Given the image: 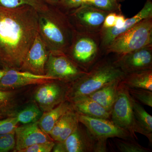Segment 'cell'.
Wrapping results in <instances>:
<instances>
[{
  "instance_id": "cell-1",
  "label": "cell",
  "mask_w": 152,
  "mask_h": 152,
  "mask_svg": "<svg viewBox=\"0 0 152 152\" xmlns=\"http://www.w3.org/2000/svg\"><path fill=\"white\" fill-rule=\"evenodd\" d=\"M39 13L28 5L8 8L0 4V64L20 70L39 32Z\"/></svg>"
},
{
  "instance_id": "cell-2",
  "label": "cell",
  "mask_w": 152,
  "mask_h": 152,
  "mask_svg": "<svg viewBox=\"0 0 152 152\" xmlns=\"http://www.w3.org/2000/svg\"><path fill=\"white\" fill-rule=\"evenodd\" d=\"M114 60L100 59L86 74L69 83L66 100L88 96L111 82L122 80L126 74L115 64Z\"/></svg>"
},
{
  "instance_id": "cell-3",
  "label": "cell",
  "mask_w": 152,
  "mask_h": 152,
  "mask_svg": "<svg viewBox=\"0 0 152 152\" xmlns=\"http://www.w3.org/2000/svg\"><path fill=\"white\" fill-rule=\"evenodd\" d=\"M39 33L50 51L66 53L70 47L74 29L61 11L50 8L39 13Z\"/></svg>"
},
{
  "instance_id": "cell-4",
  "label": "cell",
  "mask_w": 152,
  "mask_h": 152,
  "mask_svg": "<svg viewBox=\"0 0 152 152\" xmlns=\"http://www.w3.org/2000/svg\"><path fill=\"white\" fill-rule=\"evenodd\" d=\"M152 45V17L144 19L117 37L106 48V55L120 56Z\"/></svg>"
},
{
  "instance_id": "cell-5",
  "label": "cell",
  "mask_w": 152,
  "mask_h": 152,
  "mask_svg": "<svg viewBox=\"0 0 152 152\" xmlns=\"http://www.w3.org/2000/svg\"><path fill=\"white\" fill-rule=\"evenodd\" d=\"M99 33L78 31L74 29L73 37L67 52L69 57L80 68L88 72L101 56Z\"/></svg>"
},
{
  "instance_id": "cell-6",
  "label": "cell",
  "mask_w": 152,
  "mask_h": 152,
  "mask_svg": "<svg viewBox=\"0 0 152 152\" xmlns=\"http://www.w3.org/2000/svg\"><path fill=\"white\" fill-rule=\"evenodd\" d=\"M86 72L65 53L50 51L45 75L54 78L56 80L70 83Z\"/></svg>"
},
{
  "instance_id": "cell-7",
  "label": "cell",
  "mask_w": 152,
  "mask_h": 152,
  "mask_svg": "<svg viewBox=\"0 0 152 152\" xmlns=\"http://www.w3.org/2000/svg\"><path fill=\"white\" fill-rule=\"evenodd\" d=\"M77 116L79 122L85 126L98 142L106 148L107 140L110 138L135 139L127 131L118 126L110 120L91 118L78 114Z\"/></svg>"
},
{
  "instance_id": "cell-8",
  "label": "cell",
  "mask_w": 152,
  "mask_h": 152,
  "mask_svg": "<svg viewBox=\"0 0 152 152\" xmlns=\"http://www.w3.org/2000/svg\"><path fill=\"white\" fill-rule=\"evenodd\" d=\"M133 99L124 85L120 82L116 99L112 107L110 120L120 128L127 131L135 139L134 131Z\"/></svg>"
},
{
  "instance_id": "cell-9",
  "label": "cell",
  "mask_w": 152,
  "mask_h": 152,
  "mask_svg": "<svg viewBox=\"0 0 152 152\" xmlns=\"http://www.w3.org/2000/svg\"><path fill=\"white\" fill-rule=\"evenodd\" d=\"M110 12L92 6L83 4L74 10L70 15L77 27L76 31L90 33H99L106 16Z\"/></svg>"
},
{
  "instance_id": "cell-10",
  "label": "cell",
  "mask_w": 152,
  "mask_h": 152,
  "mask_svg": "<svg viewBox=\"0 0 152 152\" xmlns=\"http://www.w3.org/2000/svg\"><path fill=\"white\" fill-rule=\"evenodd\" d=\"M61 82L54 80L41 85L36 90L35 99L42 112L49 111L66 100L69 83Z\"/></svg>"
},
{
  "instance_id": "cell-11",
  "label": "cell",
  "mask_w": 152,
  "mask_h": 152,
  "mask_svg": "<svg viewBox=\"0 0 152 152\" xmlns=\"http://www.w3.org/2000/svg\"><path fill=\"white\" fill-rule=\"evenodd\" d=\"M80 124L62 145L63 152H105L107 148L98 142L85 126Z\"/></svg>"
},
{
  "instance_id": "cell-12",
  "label": "cell",
  "mask_w": 152,
  "mask_h": 152,
  "mask_svg": "<svg viewBox=\"0 0 152 152\" xmlns=\"http://www.w3.org/2000/svg\"><path fill=\"white\" fill-rule=\"evenodd\" d=\"M117 56L114 63L125 74L152 69V45Z\"/></svg>"
},
{
  "instance_id": "cell-13",
  "label": "cell",
  "mask_w": 152,
  "mask_h": 152,
  "mask_svg": "<svg viewBox=\"0 0 152 152\" xmlns=\"http://www.w3.org/2000/svg\"><path fill=\"white\" fill-rule=\"evenodd\" d=\"M56 80L48 75H38L26 71L9 69L0 80V90L11 91L30 85H42Z\"/></svg>"
},
{
  "instance_id": "cell-14",
  "label": "cell",
  "mask_w": 152,
  "mask_h": 152,
  "mask_svg": "<svg viewBox=\"0 0 152 152\" xmlns=\"http://www.w3.org/2000/svg\"><path fill=\"white\" fill-rule=\"evenodd\" d=\"M48 49L39 32L20 71H26L36 75H45L46 66L49 55Z\"/></svg>"
},
{
  "instance_id": "cell-15",
  "label": "cell",
  "mask_w": 152,
  "mask_h": 152,
  "mask_svg": "<svg viewBox=\"0 0 152 152\" xmlns=\"http://www.w3.org/2000/svg\"><path fill=\"white\" fill-rule=\"evenodd\" d=\"M38 121L16 128L15 151L20 152L34 144L54 141L39 126Z\"/></svg>"
},
{
  "instance_id": "cell-16",
  "label": "cell",
  "mask_w": 152,
  "mask_h": 152,
  "mask_svg": "<svg viewBox=\"0 0 152 152\" xmlns=\"http://www.w3.org/2000/svg\"><path fill=\"white\" fill-rule=\"evenodd\" d=\"M150 17H152V0H147L143 7L137 14L130 18L126 19L122 28L102 29L99 32L101 48L105 50L117 37L126 31L142 20Z\"/></svg>"
},
{
  "instance_id": "cell-17",
  "label": "cell",
  "mask_w": 152,
  "mask_h": 152,
  "mask_svg": "<svg viewBox=\"0 0 152 152\" xmlns=\"http://www.w3.org/2000/svg\"><path fill=\"white\" fill-rule=\"evenodd\" d=\"M72 109L76 113L86 116L110 120L111 112L91 99L88 96H82L69 101Z\"/></svg>"
},
{
  "instance_id": "cell-18",
  "label": "cell",
  "mask_w": 152,
  "mask_h": 152,
  "mask_svg": "<svg viewBox=\"0 0 152 152\" xmlns=\"http://www.w3.org/2000/svg\"><path fill=\"white\" fill-rule=\"evenodd\" d=\"M132 107L134 132L145 136L152 144V116L147 113L140 104L138 103L133 99Z\"/></svg>"
},
{
  "instance_id": "cell-19",
  "label": "cell",
  "mask_w": 152,
  "mask_h": 152,
  "mask_svg": "<svg viewBox=\"0 0 152 152\" xmlns=\"http://www.w3.org/2000/svg\"><path fill=\"white\" fill-rule=\"evenodd\" d=\"M121 80H118L111 82L88 96L106 110L111 112L118 94L119 85Z\"/></svg>"
},
{
  "instance_id": "cell-20",
  "label": "cell",
  "mask_w": 152,
  "mask_h": 152,
  "mask_svg": "<svg viewBox=\"0 0 152 152\" xmlns=\"http://www.w3.org/2000/svg\"><path fill=\"white\" fill-rule=\"evenodd\" d=\"M71 109H72L70 102L67 100L64 101L54 108L42 114L38 121L39 126L49 135L57 121Z\"/></svg>"
},
{
  "instance_id": "cell-21",
  "label": "cell",
  "mask_w": 152,
  "mask_h": 152,
  "mask_svg": "<svg viewBox=\"0 0 152 152\" xmlns=\"http://www.w3.org/2000/svg\"><path fill=\"white\" fill-rule=\"evenodd\" d=\"M121 82L127 88L152 91V69L126 74Z\"/></svg>"
},
{
  "instance_id": "cell-22",
  "label": "cell",
  "mask_w": 152,
  "mask_h": 152,
  "mask_svg": "<svg viewBox=\"0 0 152 152\" xmlns=\"http://www.w3.org/2000/svg\"><path fill=\"white\" fill-rule=\"evenodd\" d=\"M80 122L77 114L72 109L65 114V120L62 129L56 142H63L71 134L77 127Z\"/></svg>"
},
{
  "instance_id": "cell-23",
  "label": "cell",
  "mask_w": 152,
  "mask_h": 152,
  "mask_svg": "<svg viewBox=\"0 0 152 152\" xmlns=\"http://www.w3.org/2000/svg\"><path fill=\"white\" fill-rule=\"evenodd\" d=\"M0 4L8 8L29 6L35 9L39 13L46 12L50 8L43 0H0Z\"/></svg>"
},
{
  "instance_id": "cell-24",
  "label": "cell",
  "mask_w": 152,
  "mask_h": 152,
  "mask_svg": "<svg viewBox=\"0 0 152 152\" xmlns=\"http://www.w3.org/2000/svg\"><path fill=\"white\" fill-rule=\"evenodd\" d=\"M15 93L12 91L0 90V115L15 116Z\"/></svg>"
},
{
  "instance_id": "cell-25",
  "label": "cell",
  "mask_w": 152,
  "mask_h": 152,
  "mask_svg": "<svg viewBox=\"0 0 152 152\" xmlns=\"http://www.w3.org/2000/svg\"><path fill=\"white\" fill-rule=\"evenodd\" d=\"M42 112L37 105L32 104L19 112L15 116L19 123L26 124L37 121L42 114Z\"/></svg>"
},
{
  "instance_id": "cell-26",
  "label": "cell",
  "mask_w": 152,
  "mask_h": 152,
  "mask_svg": "<svg viewBox=\"0 0 152 152\" xmlns=\"http://www.w3.org/2000/svg\"><path fill=\"white\" fill-rule=\"evenodd\" d=\"M114 142L117 148L121 152H150L151 151L139 144L135 139L116 138Z\"/></svg>"
},
{
  "instance_id": "cell-27",
  "label": "cell",
  "mask_w": 152,
  "mask_h": 152,
  "mask_svg": "<svg viewBox=\"0 0 152 152\" xmlns=\"http://www.w3.org/2000/svg\"><path fill=\"white\" fill-rule=\"evenodd\" d=\"M127 88L129 94L135 102L152 107V91L144 89Z\"/></svg>"
},
{
  "instance_id": "cell-28",
  "label": "cell",
  "mask_w": 152,
  "mask_h": 152,
  "mask_svg": "<svg viewBox=\"0 0 152 152\" xmlns=\"http://www.w3.org/2000/svg\"><path fill=\"white\" fill-rule=\"evenodd\" d=\"M15 132L0 135V152H8L15 147Z\"/></svg>"
},
{
  "instance_id": "cell-29",
  "label": "cell",
  "mask_w": 152,
  "mask_h": 152,
  "mask_svg": "<svg viewBox=\"0 0 152 152\" xmlns=\"http://www.w3.org/2000/svg\"><path fill=\"white\" fill-rule=\"evenodd\" d=\"M18 123L15 116L0 120V135L15 132Z\"/></svg>"
},
{
  "instance_id": "cell-30",
  "label": "cell",
  "mask_w": 152,
  "mask_h": 152,
  "mask_svg": "<svg viewBox=\"0 0 152 152\" xmlns=\"http://www.w3.org/2000/svg\"><path fill=\"white\" fill-rule=\"evenodd\" d=\"M54 141H50L34 144L22 150L20 152H50L54 146Z\"/></svg>"
},
{
  "instance_id": "cell-31",
  "label": "cell",
  "mask_w": 152,
  "mask_h": 152,
  "mask_svg": "<svg viewBox=\"0 0 152 152\" xmlns=\"http://www.w3.org/2000/svg\"><path fill=\"white\" fill-rule=\"evenodd\" d=\"M83 0H60L58 4L68 10H75L83 4Z\"/></svg>"
},
{
  "instance_id": "cell-32",
  "label": "cell",
  "mask_w": 152,
  "mask_h": 152,
  "mask_svg": "<svg viewBox=\"0 0 152 152\" xmlns=\"http://www.w3.org/2000/svg\"><path fill=\"white\" fill-rule=\"evenodd\" d=\"M118 14L115 12L109 13L104 19L102 28H110L115 26Z\"/></svg>"
},
{
  "instance_id": "cell-33",
  "label": "cell",
  "mask_w": 152,
  "mask_h": 152,
  "mask_svg": "<svg viewBox=\"0 0 152 152\" xmlns=\"http://www.w3.org/2000/svg\"><path fill=\"white\" fill-rule=\"evenodd\" d=\"M126 18L121 13L117 14L115 25L113 27L117 29L121 28L124 24Z\"/></svg>"
},
{
  "instance_id": "cell-34",
  "label": "cell",
  "mask_w": 152,
  "mask_h": 152,
  "mask_svg": "<svg viewBox=\"0 0 152 152\" xmlns=\"http://www.w3.org/2000/svg\"><path fill=\"white\" fill-rule=\"evenodd\" d=\"M43 1L47 3L48 5L55 6L58 5L60 0H43Z\"/></svg>"
},
{
  "instance_id": "cell-35",
  "label": "cell",
  "mask_w": 152,
  "mask_h": 152,
  "mask_svg": "<svg viewBox=\"0 0 152 152\" xmlns=\"http://www.w3.org/2000/svg\"><path fill=\"white\" fill-rule=\"evenodd\" d=\"M8 69H0V80L3 77V76L5 75Z\"/></svg>"
}]
</instances>
